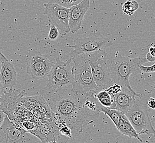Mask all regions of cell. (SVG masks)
Segmentation results:
<instances>
[{
    "mask_svg": "<svg viewBox=\"0 0 155 143\" xmlns=\"http://www.w3.org/2000/svg\"><path fill=\"white\" fill-rule=\"evenodd\" d=\"M26 62L27 73L35 80L47 78L55 63L47 56L34 49L28 51Z\"/></svg>",
    "mask_w": 155,
    "mask_h": 143,
    "instance_id": "obj_10",
    "label": "cell"
},
{
    "mask_svg": "<svg viewBox=\"0 0 155 143\" xmlns=\"http://www.w3.org/2000/svg\"><path fill=\"white\" fill-rule=\"evenodd\" d=\"M49 2L56 3L68 8H70L73 6L72 0H49Z\"/></svg>",
    "mask_w": 155,
    "mask_h": 143,
    "instance_id": "obj_21",
    "label": "cell"
},
{
    "mask_svg": "<svg viewBox=\"0 0 155 143\" xmlns=\"http://www.w3.org/2000/svg\"><path fill=\"white\" fill-rule=\"evenodd\" d=\"M146 59L147 62H153L155 61V56H153L150 53H147L146 54Z\"/></svg>",
    "mask_w": 155,
    "mask_h": 143,
    "instance_id": "obj_26",
    "label": "cell"
},
{
    "mask_svg": "<svg viewBox=\"0 0 155 143\" xmlns=\"http://www.w3.org/2000/svg\"><path fill=\"white\" fill-rule=\"evenodd\" d=\"M100 112H103L108 116L111 119L115 127L117 126L120 119L121 112L115 109H110L108 107H104L102 105L100 106Z\"/></svg>",
    "mask_w": 155,
    "mask_h": 143,
    "instance_id": "obj_17",
    "label": "cell"
},
{
    "mask_svg": "<svg viewBox=\"0 0 155 143\" xmlns=\"http://www.w3.org/2000/svg\"><path fill=\"white\" fill-rule=\"evenodd\" d=\"M44 14L51 25H54L63 34L70 32L69 27L70 8L56 3L44 4Z\"/></svg>",
    "mask_w": 155,
    "mask_h": 143,
    "instance_id": "obj_11",
    "label": "cell"
},
{
    "mask_svg": "<svg viewBox=\"0 0 155 143\" xmlns=\"http://www.w3.org/2000/svg\"><path fill=\"white\" fill-rule=\"evenodd\" d=\"M56 125L60 133L64 137H68L69 139H72L71 131L65 122L62 119L55 118Z\"/></svg>",
    "mask_w": 155,
    "mask_h": 143,
    "instance_id": "obj_18",
    "label": "cell"
},
{
    "mask_svg": "<svg viewBox=\"0 0 155 143\" xmlns=\"http://www.w3.org/2000/svg\"><path fill=\"white\" fill-rule=\"evenodd\" d=\"M139 5L135 0H127L123 4L122 9L124 14L128 16H131L139 8Z\"/></svg>",
    "mask_w": 155,
    "mask_h": 143,
    "instance_id": "obj_19",
    "label": "cell"
},
{
    "mask_svg": "<svg viewBox=\"0 0 155 143\" xmlns=\"http://www.w3.org/2000/svg\"><path fill=\"white\" fill-rule=\"evenodd\" d=\"M72 59L63 62L59 57L55 58V62L48 75L45 89L62 88L71 85L74 81V75L72 73Z\"/></svg>",
    "mask_w": 155,
    "mask_h": 143,
    "instance_id": "obj_7",
    "label": "cell"
},
{
    "mask_svg": "<svg viewBox=\"0 0 155 143\" xmlns=\"http://www.w3.org/2000/svg\"><path fill=\"white\" fill-rule=\"evenodd\" d=\"M45 102L46 100L41 95L29 97H24L21 99L22 105L31 112L35 109L38 110Z\"/></svg>",
    "mask_w": 155,
    "mask_h": 143,
    "instance_id": "obj_16",
    "label": "cell"
},
{
    "mask_svg": "<svg viewBox=\"0 0 155 143\" xmlns=\"http://www.w3.org/2000/svg\"><path fill=\"white\" fill-rule=\"evenodd\" d=\"M140 68L142 73L155 72V63L154 65L150 66H143V65H141L140 66Z\"/></svg>",
    "mask_w": 155,
    "mask_h": 143,
    "instance_id": "obj_24",
    "label": "cell"
},
{
    "mask_svg": "<svg viewBox=\"0 0 155 143\" xmlns=\"http://www.w3.org/2000/svg\"><path fill=\"white\" fill-rule=\"evenodd\" d=\"M26 95L25 90L11 88L5 91L0 99V109L7 116L11 121L21 125L20 116L25 107L22 105L21 99Z\"/></svg>",
    "mask_w": 155,
    "mask_h": 143,
    "instance_id": "obj_9",
    "label": "cell"
},
{
    "mask_svg": "<svg viewBox=\"0 0 155 143\" xmlns=\"http://www.w3.org/2000/svg\"><path fill=\"white\" fill-rule=\"evenodd\" d=\"M6 60H8V59H7L5 56L3 55L2 53L0 51V64L2 62H3V61H6Z\"/></svg>",
    "mask_w": 155,
    "mask_h": 143,
    "instance_id": "obj_29",
    "label": "cell"
},
{
    "mask_svg": "<svg viewBox=\"0 0 155 143\" xmlns=\"http://www.w3.org/2000/svg\"><path fill=\"white\" fill-rule=\"evenodd\" d=\"M109 68L113 83L119 84L123 87H127L131 91L135 93L131 87L129 81L130 75L141 74L140 66L148 62L146 53L136 58L121 56L118 52L108 53Z\"/></svg>",
    "mask_w": 155,
    "mask_h": 143,
    "instance_id": "obj_2",
    "label": "cell"
},
{
    "mask_svg": "<svg viewBox=\"0 0 155 143\" xmlns=\"http://www.w3.org/2000/svg\"><path fill=\"white\" fill-rule=\"evenodd\" d=\"M40 143H58L57 141H56V140H50V141H47V142H45V143H41V142Z\"/></svg>",
    "mask_w": 155,
    "mask_h": 143,
    "instance_id": "obj_31",
    "label": "cell"
},
{
    "mask_svg": "<svg viewBox=\"0 0 155 143\" xmlns=\"http://www.w3.org/2000/svg\"><path fill=\"white\" fill-rule=\"evenodd\" d=\"M4 93H5V89H4L3 85H2V84L1 83V80H0V99H1V97L3 96Z\"/></svg>",
    "mask_w": 155,
    "mask_h": 143,
    "instance_id": "obj_28",
    "label": "cell"
},
{
    "mask_svg": "<svg viewBox=\"0 0 155 143\" xmlns=\"http://www.w3.org/2000/svg\"><path fill=\"white\" fill-rule=\"evenodd\" d=\"M74 62L72 73L74 81L72 84L73 90L78 93L95 97L101 89L97 86L92 74L91 68L86 54H81L72 58Z\"/></svg>",
    "mask_w": 155,
    "mask_h": 143,
    "instance_id": "obj_3",
    "label": "cell"
},
{
    "mask_svg": "<svg viewBox=\"0 0 155 143\" xmlns=\"http://www.w3.org/2000/svg\"><path fill=\"white\" fill-rule=\"evenodd\" d=\"M0 80L5 89L13 88L17 83L16 69L8 60L1 63Z\"/></svg>",
    "mask_w": 155,
    "mask_h": 143,
    "instance_id": "obj_14",
    "label": "cell"
},
{
    "mask_svg": "<svg viewBox=\"0 0 155 143\" xmlns=\"http://www.w3.org/2000/svg\"><path fill=\"white\" fill-rule=\"evenodd\" d=\"M59 29L54 25H51L50 28L49 38L51 40H55L59 37Z\"/></svg>",
    "mask_w": 155,
    "mask_h": 143,
    "instance_id": "obj_23",
    "label": "cell"
},
{
    "mask_svg": "<svg viewBox=\"0 0 155 143\" xmlns=\"http://www.w3.org/2000/svg\"><path fill=\"white\" fill-rule=\"evenodd\" d=\"M0 70H1V64H0Z\"/></svg>",
    "mask_w": 155,
    "mask_h": 143,
    "instance_id": "obj_32",
    "label": "cell"
},
{
    "mask_svg": "<svg viewBox=\"0 0 155 143\" xmlns=\"http://www.w3.org/2000/svg\"><path fill=\"white\" fill-rule=\"evenodd\" d=\"M110 39L98 32H92L87 37L75 39L72 45H67L71 49L69 53L70 58L81 54H88L100 50H106L112 45Z\"/></svg>",
    "mask_w": 155,
    "mask_h": 143,
    "instance_id": "obj_5",
    "label": "cell"
},
{
    "mask_svg": "<svg viewBox=\"0 0 155 143\" xmlns=\"http://www.w3.org/2000/svg\"><path fill=\"white\" fill-rule=\"evenodd\" d=\"M40 93L55 118L68 125L74 139L99 117L101 104L96 97L78 93L73 90L72 85L49 90L43 88Z\"/></svg>",
    "mask_w": 155,
    "mask_h": 143,
    "instance_id": "obj_1",
    "label": "cell"
},
{
    "mask_svg": "<svg viewBox=\"0 0 155 143\" xmlns=\"http://www.w3.org/2000/svg\"><path fill=\"white\" fill-rule=\"evenodd\" d=\"M90 6V0H82L81 2L70 8L69 27L72 33H75L81 28L84 16Z\"/></svg>",
    "mask_w": 155,
    "mask_h": 143,
    "instance_id": "obj_12",
    "label": "cell"
},
{
    "mask_svg": "<svg viewBox=\"0 0 155 143\" xmlns=\"http://www.w3.org/2000/svg\"><path fill=\"white\" fill-rule=\"evenodd\" d=\"M86 55L97 86L101 90H106L113 84L109 68L108 53L103 50Z\"/></svg>",
    "mask_w": 155,
    "mask_h": 143,
    "instance_id": "obj_4",
    "label": "cell"
},
{
    "mask_svg": "<svg viewBox=\"0 0 155 143\" xmlns=\"http://www.w3.org/2000/svg\"><path fill=\"white\" fill-rule=\"evenodd\" d=\"M147 106L150 109L155 110V99L153 97H150L147 103Z\"/></svg>",
    "mask_w": 155,
    "mask_h": 143,
    "instance_id": "obj_25",
    "label": "cell"
},
{
    "mask_svg": "<svg viewBox=\"0 0 155 143\" xmlns=\"http://www.w3.org/2000/svg\"><path fill=\"white\" fill-rule=\"evenodd\" d=\"M122 90V87L119 84L113 83L112 85L106 89V91L110 95H115L119 93Z\"/></svg>",
    "mask_w": 155,
    "mask_h": 143,
    "instance_id": "obj_22",
    "label": "cell"
},
{
    "mask_svg": "<svg viewBox=\"0 0 155 143\" xmlns=\"http://www.w3.org/2000/svg\"><path fill=\"white\" fill-rule=\"evenodd\" d=\"M139 135L152 134L155 141V130L152 126L147 107L142 99H137L133 106L125 114Z\"/></svg>",
    "mask_w": 155,
    "mask_h": 143,
    "instance_id": "obj_6",
    "label": "cell"
},
{
    "mask_svg": "<svg viewBox=\"0 0 155 143\" xmlns=\"http://www.w3.org/2000/svg\"><path fill=\"white\" fill-rule=\"evenodd\" d=\"M141 97V95L137 92L133 93L127 87H122L121 91L114 95L115 109L126 114L133 106L137 100V97Z\"/></svg>",
    "mask_w": 155,
    "mask_h": 143,
    "instance_id": "obj_13",
    "label": "cell"
},
{
    "mask_svg": "<svg viewBox=\"0 0 155 143\" xmlns=\"http://www.w3.org/2000/svg\"><path fill=\"white\" fill-rule=\"evenodd\" d=\"M22 128L31 134H33L37 129L38 126L35 122L24 121L21 123Z\"/></svg>",
    "mask_w": 155,
    "mask_h": 143,
    "instance_id": "obj_20",
    "label": "cell"
},
{
    "mask_svg": "<svg viewBox=\"0 0 155 143\" xmlns=\"http://www.w3.org/2000/svg\"><path fill=\"white\" fill-rule=\"evenodd\" d=\"M6 114L3 112L2 110L0 109V127L2 126L3 124V121L5 120V117Z\"/></svg>",
    "mask_w": 155,
    "mask_h": 143,
    "instance_id": "obj_27",
    "label": "cell"
},
{
    "mask_svg": "<svg viewBox=\"0 0 155 143\" xmlns=\"http://www.w3.org/2000/svg\"><path fill=\"white\" fill-rule=\"evenodd\" d=\"M149 53H151L153 56H155V46H151L149 49Z\"/></svg>",
    "mask_w": 155,
    "mask_h": 143,
    "instance_id": "obj_30",
    "label": "cell"
},
{
    "mask_svg": "<svg viewBox=\"0 0 155 143\" xmlns=\"http://www.w3.org/2000/svg\"><path fill=\"white\" fill-rule=\"evenodd\" d=\"M116 128L119 131V132H120L121 134L124 135H126L129 138H136L139 140L140 142H143V140L140 138L139 135L134 129L127 116L122 112L120 113V119Z\"/></svg>",
    "mask_w": 155,
    "mask_h": 143,
    "instance_id": "obj_15",
    "label": "cell"
},
{
    "mask_svg": "<svg viewBox=\"0 0 155 143\" xmlns=\"http://www.w3.org/2000/svg\"><path fill=\"white\" fill-rule=\"evenodd\" d=\"M37 137L25 130L21 125L11 121L6 115L0 127V143H40Z\"/></svg>",
    "mask_w": 155,
    "mask_h": 143,
    "instance_id": "obj_8",
    "label": "cell"
}]
</instances>
